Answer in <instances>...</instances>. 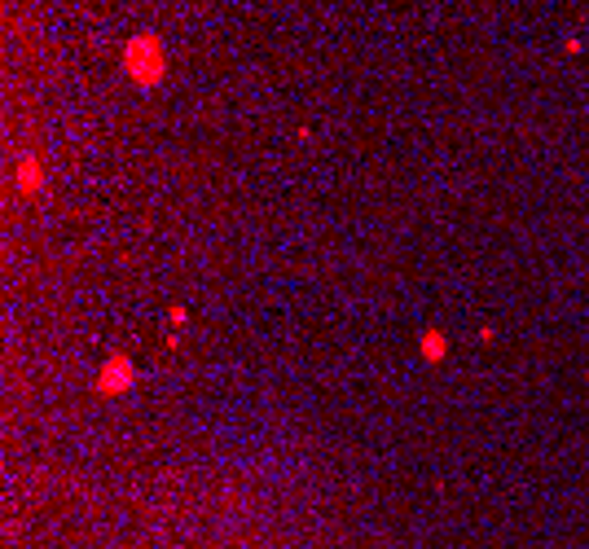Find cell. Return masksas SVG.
I'll list each match as a JSON object with an SVG mask.
<instances>
[{"mask_svg": "<svg viewBox=\"0 0 589 549\" xmlns=\"http://www.w3.org/2000/svg\"><path fill=\"white\" fill-rule=\"evenodd\" d=\"M18 189L22 194H40L44 189V163L36 154H22L18 158Z\"/></svg>", "mask_w": 589, "mask_h": 549, "instance_id": "cell-3", "label": "cell"}, {"mask_svg": "<svg viewBox=\"0 0 589 549\" xmlns=\"http://www.w3.org/2000/svg\"><path fill=\"white\" fill-rule=\"evenodd\" d=\"M119 62H123V75L141 88H158L168 79V44H163L158 31H137L128 36L119 48Z\"/></svg>", "mask_w": 589, "mask_h": 549, "instance_id": "cell-1", "label": "cell"}, {"mask_svg": "<svg viewBox=\"0 0 589 549\" xmlns=\"http://www.w3.org/2000/svg\"><path fill=\"white\" fill-rule=\"evenodd\" d=\"M581 48H585V44H581L576 36H567V40H563V53H567V57H576V53H581Z\"/></svg>", "mask_w": 589, "mask_h": 549, "instance_id": "cell-5", "label": "cell"}, {"mask_svg": "<svg viewBox=\"0 0 589 549\" xmlns=\"http://www.w3.org/2000/svg\"><path fill=\"white\" fill-rule=\"evenodd\" d=\"M418 352H422V360H445V356H449V339L440 334V330H422Z\"/></svg>", "mask_w": 589, "mask_h": 549, "instance_id": "cell-4", "label": "cell"}, {"mask_svg": "<svg viewBox=\"0 0 589 549\" xmlns=\"http://www.w3.org/2000/svg\"><path fill=\"white\" fill-rule=\"evenodd\" d=\"M133 382H137V365L133 360L128 356H106V365L93 378V387H97V395H119V391H133Z\"/></svg>", "mask_w": 589, "mask_h": 549, "instance_id": "cell-2", "label": "cell"}]
</instances>
